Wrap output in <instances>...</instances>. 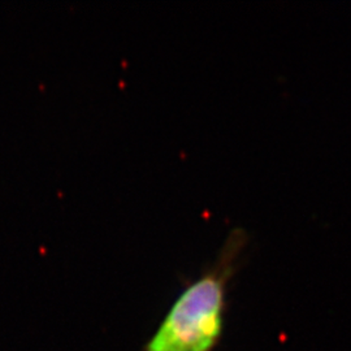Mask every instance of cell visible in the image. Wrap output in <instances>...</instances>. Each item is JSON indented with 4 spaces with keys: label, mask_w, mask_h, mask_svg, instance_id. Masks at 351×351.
<instances>
[{
    "label": "cell",
    "mask_w": 351,
    "mask_h": 351,
    "mask_svg": "<svg viewBox=\"0 0 351 351\" xmlns=\"http://www.w3.org/2000/svg\"><path fill=\"white\" fill-rule=\"evenodd\" d=\"M247 242L241 228L229 233L216 261L180 293L143 351L216 350L226 328L228 285Z\"/></svg>",
    "instance_id": "1"
}]
</instances>
